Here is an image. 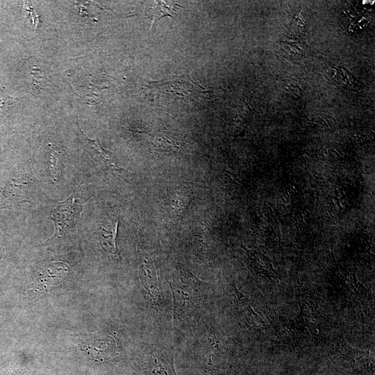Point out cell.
Instances as JSON below:
<instances>
[{
  "instance_id": "obj_4",
  "label": "cell",
  "mask_w": 375,
  "mask_h": 375,
  "mask_svg": "<svg viewBox=\"0 0 375 375\" xmlns=\"http://www.w3.org/2000/svg\"><path fill=\"white\" fill-rule=\"evenodd\" d=\"M139 276L149 303L159 309L162 301V293L154 262L148 253L140 254Z\"/></svg>"
},
{
  "instance_id": "obj_8",
  "label": "cell",
  "mask_w": 375,
  "mask_h": 375,
  "mask_svg": "<svg viewBox=\"0 0 375 375\" xmlns=\"http://www.w3.org/2000/svg\"><path fill=\"white\" fill-rule=\"evenodd\" d=\"M62 158L63 154L61 151L55 148L51 149L49 158L48 169L50 176L53 182H56L60 176Z\"/></svg>"
},
{
  "instance_id": "obj_3",
  "label": "cell",
  "mask_w": 375,
  "mask_h": 375,
  "mask_svg": "<svg viewBox=\"0 0 375 375\" xmlns=\"http://www.w3.org/2000/svg\"><path fill=\"white\" fill-rule=\"evenodd\" d=\"M85 201L81 189L78 188L67 199L52 210L51 216L56 226L53 238L62 235L65 230L75 224Z\"/></svg>"
},
{
  "instance_id": "obj_5",
  "label": "cell",
  "mask_w": 375,
  "mask_h": 375,
  "mask_svg": "<svg viewBox=\"0 0 375 375\" xmlns=\"http://www.w3.org/2000/svg\"><path fill=\"white\" fill-rule=\"evenodd\" d=\"M78 137L83 147L94 160L110 170L119 171L121 169L115 161L113 153L104 149L98 138L91 140L85 135L78 125Z\"/></svg>"
},
{
  "instance_id": "obj_10",
  "label": "cell",
  "mask_w": 375,
  "mask_h": 375,
  "mask_svg": "<svg viewBox=\"0 0 375 375\" xmlns=\"http://www.w3.org/2000/svg\"><path fill=\"white\" fill-rule=\"evenodd\" d=\"M1 259H2V249L0 247V261L1 260Z\"/></svg>"
},
{
  "instance_id": "obj_9",
  "label": "cell",
  "mask_w": 375,
  "mask_h": 375,
  "mask_svg": "<svg viewBox=\"0 0 375 375\" xmlns=\"http://www.w3.org/2000/svg\"><path fill=\"white\" fill-rule=\"evenodd\" d=\"M15 103L13 98L0 93V116L8 112L13 107Z\"/></svg>"
},
{
  "instance_id": "obj_1",
  "label": "cell",
  "mask_w": 375,
  "mask_h": 375,
  "mask_svg": "<svg viewBox=\"0 0 375 375\" xmlns=\"http://www.w3.org/2000/svg\"><path fill=\"white\" fill-rule=\"evenodd\" d=\"M169 283L174 299V326L192 328L204 314L206 283L181 264L170 274Z\"/></svg>"
},
{
  "instance_id": "obj_11",
  "label": "cell",
  "mask_w": 375,
  "mask_h": 375,
  "mask_svg": "<svg viewBox=\"0 0 375 375\" xmlns=\"http://www.w3.org/2000/svg\"><path fill=\"white\" fill-rule=\"evenodd\" d=\"M10 375H12V374H10Z\"/></svg>"
},
{
  "instance_id": "obj_7",
  "label": "cell",
  "mask_w": 375,
  "mask_h": 375,
  "mask_svg": "<svg viewBox=\"0 0 375 375\" xmlns=\"http://www.w3.org/2000/svg\"><path fill=\"white\" fill-rule=\"evenodd\" d=\"M118 220L102 226L99 231V241L101 247L108 252L119 256L116 242Z\"/></svg>"
},
{
  "instance_id": "obj_6",
  "label": "cell",
  "mask_w": 375,
  "mask_h": 375,
  "mask_svg": "<svg viewBox=\"0 0 375 375\" xmlns=\"http://www.w3.org/2000/svg\"><path fill=\"white\" fill-rule=\"evenodd\" d=\"M193 197L189 188L183 185L176 186L169 193V208L171 214L176 218L181 217Z\"/></svg>"
},
{
  "instance_id": "obj_2",
  "label": "cell",
  "mask_w": 375,
  "mask_h": 375,
  "mask_svg": "<svg viewBox=\"0 0 375 375\" xmlns=\"http://www.w3.org/2000/svg\"><path fill=\"white\" fill-rule=\"evenodd\" d=\"M134 365L139 375H178L172 350L160 344L141 343Z\"/></svg>"
}]
</instances>
